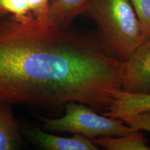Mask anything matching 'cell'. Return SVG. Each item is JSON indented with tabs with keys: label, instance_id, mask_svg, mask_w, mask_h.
I'll return each mask as SVG.
<instances>
[{
	"label": "cell",
	"instance_id": "obj_4",
	"mask_svg": "<svg viewBox=\"0 0 150 150\" xmlns=\"http://www.w3.org/2000/svg\"><path fill=\"white\" fill-rule=\"evenodd\" d=\"M122 91L150 94V38L142 42L125 62Z\"/></svg>",
	"mask_w": 150,
	"mask_h": 150
},
{
	"label": "cell",
	"instance_id": "obj_3",
	"mask_svg": "<svg viewBox=\"0 0 150 150\" xmlns=\"http://www.w3.org/2000/svg\"><path fill=\"white\" fill-rule=\"evenodd\" d=\"M65 107V115L60 118L39 116L47 130L80 134L90 139L100 136H122L136 131L122 120L99 115L84 104L70 102Z\"/></svg>",
	"mask_w": 150,
	"mask_h": 150
},
{
	"label": "cell",
	"instance_id": "obj_8",
	"mask_svg": "<svg viewBox=\"0 0 150 150\" xmlns=\"http://www.w3.org/2000/svg\"><path fill=\"white\" fill-rule=\"evenodd\" d=\"M12 105L0 102V150L18 149L22 140Z\"/></svg>",
	"mask_w": 150,
	"mask_h": 150
},
{
	"label": "cell",
	"instance_id": "obj_13",
	"mask_svg": "<svg viewBox=\"0 0 150 150\" xmlns=\"http://www.w3.org/2000/svg\"><path fill=\"white\" fill-rule=\"evenodd\" d=\"M31 13L35 20H47L49 8L52 0H27Z\"/></svg>",
	"mask_w": 150,
	"mask_h": 150
},
{
	"label": "cell",
	"instance_id": "obj_9",
	"mask_svg": "<svg viewBox=\"0 0 150 150\" xmlns=\"http://www.w3.org/2000/svg\"><path fill=\"white\" fill-rule=\"evenodd\" d=\"M99 147L106 150H150L148 140L140 131L118 136H100L91 138Z\"/></svg>",
	"mask_w": 150,
	"mask_h": 150
},
{
	"label": "cell",
	"instance_id": "obj_5",
	"mask_svg": "<svg viewBox=\"0 0 150 150\" xmlns=\"http://www.w3.org/2000/svg\"><path fill=\"white\" fill-rule=\"evenodd\" d=\"M147 110H150V94L131 93L121 90L115 93L113 102L102 114L125 122Z\"/></svg>",
	"mask_w": 150,
	"mask_h": 150
},
{
	"label": "cell",
	"instance_id": "obj_11",
	"mask_svg": "<svg viewBox=\"0 0 150 150\" xmlns=\"http://www.w3.org/2000/svg\"><path fill=\"white\" fill-rule=\"evenodd\" d=\"M138 16L145 40L150 38V0H130Z\"/></svg>",
	"mask_w": 150,
	"mask_h": 150
},
{
	"label": "cell",
	"instance_id": "obj_2",
	"mask_svg": "<svg viewBox=\"0 0 150 150\" xmlns=\"http://www.w3.org/2000/svg\"><path fill=\"white\" fill-rule=\"evenodd\" d=\"M83 14L98 28V37L116 59L126 62L145 41L130 0H91Z\"/></svg>",
	"mask_w": 150,
	"mask_h": 150
},
{
	"label": "cell",
	"instance_id": "obj_10",
	"mask_svg": "<svg viewBox=\"0 0 150 150\" xmlns=\"http://www.w3.org/2000/svg\"><path fill=\"white\" fill-rule=\"evenodd\" d=\"M7 16L24 24L36 21L27 0H0V17Z\"/></svg>",
	"mask_w": 150,
	"mask_h": 150
},
{
	"label": "cell",
	"instance_id": "obj_12",
	"mask_svg": "<svg viewBox=\"0 0 150 150\" xmlns=\"http://www.w3.org/2000/svg\"><path fill=\"white\" fill-rule=\"evenodd\" d=\"M125 122L136 131H146L150 133V110L140 112L127 119Z\"/></svg>",
	"mask_w": 150,
	"mask_h": 150
},
{
	"label": "cell",
	"instance_id": "obj_6",
	"mask_svg": "<svg viewBox=\"0 0 150 150\" xmlns=\"http://www.w3.org/2000/svg\"><path fill=\"white\" fill-rule=\"evenodd\" d=\"M31 137L46 150H97L99 147L88 138L80 134L66 138L49 134L40 129H33Z\"/></svg>",
	"mask_w": 150,
	"mask_h": 150
},
{
	"label": "cell",
	"instance_id": "obj_1",
	"mask_svg": "<svg viewBox=\"0 0 150 150\" xmlns=\"http://www.w3.org/2000/svg\"><path fill=\"white\" fill-rule=\"evenodd\" d=\"M125 62L97 34L0 17V102L44 108L84 104L104 112L122 90Z\"/></svg>",
	"mask_w": 150,
	"mask_h": 150
},
{
	"label": "cell",
	"instance_id": "obj_7",
	"mask_svg": "<svg viewBox=\"0 0 150 150\" xmlns=\"http://www.w3.org/2000/svg\"><path fill=\"white\" fill-rule=\"evenodd\" d=\"M91 1V0H52L47 20L56 28L69 27L76 17L83 14Z\"/></svg>",
	"mask_w": 150,
	"mask_h": 150
}]
</instances>
